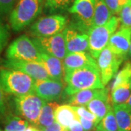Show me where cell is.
<instances>
[{"instance_id": "obj_35", "label": "cell", "mask_w": 131, "mask_h": 131, "mask_svg": "<svg viewBox=\"0 0 131 131\" xmlns=\"http://www.w3.org/2000/svg\"><path fill=\"white\" fill-rule=\"evenodd\" d=\"M7 39V33L6 31L4 26L0 24V52L3 47H5Z\"/></svg>"}, {"instance_id": "obj_13", "label": "cell", "mask_w": 131, "mask_h": 131, "mask_svg": "<svg viewBox=\"0 0 131 131\" xmlns=\"http://www.w3.org/2000/svg\"><path fill=\"white\" fill-rule=\"evenodd\" d=\"M131 43V27H120L112 35L106 47L117 56L125 58Z\"/></svg>"}, {"instance_id": "obj_19", "label": "cell", "mask_w": 131, "mask_h": 131, "mask_svg": "<svg viewBox=\"0 0 131 131\" xmlns=\"http://www.w3.org/2000/svg\"><path fill=\"white\" fill-rule=\"evenodd\" d=\"M54 117L55 121L58 122L61 126L68 128L71 122L75 119H77L78 116L73 106L69 104H63L56 108L55 110Z\"/></svg>"}, {"instance_id": "obj_27", "label": "cell", "mask_w": 131, "mask_h": 131, "mask_svg": "<svg viewBox=\"0 0 131 131\" xmlns=\"http://www.w3.org/2000/svg\"><path fill=\"white\" fill-rule=\"evenodd\" d=\"M74 0H45V5L52 12L70 7Z\"/></svg>"}, {"instance_id": "obj_10", "label": "cell", "mask_w": 131, "mask_h": 131, "mask_svg": "<svg viewBox=\"0 0 131 131\" xmlns=\"http://www.w3.org/2000/svg\"><path fill=\"white\" fill-rule=\"evenodd\" d=\"M33 41L42 51L63 60L67 54L63 32L49 37H36Z\"/></svg>"}, {"instance_id": "obj_23", "label": "cell", "mask_w": 131, "mask_h": 131, "mask_svg": "<svg viewBox=\"0 0 131 131\" xmlns=\"http://www.w3.org/2000/svg\"><path fill=\"white\" fill-rule=\"evenodd\" d=\"M112 13L108 8L104 0H95L93 26H101L112 18Z\"/></svg>"}, {"instance_id": "obj_33", "label": "cell", "mask_w": 131, "mask_h": 131, "mask_svg": "<svg viewBox=\"0 0 131 131\" xmlns=\"http://www.w3.org/2000/svg\"><path fill=\"white\" fill-rule=\"evenodd\" d=\"M6 112V105H5V99L4 95V90L0 83V119L2 118Z\"/></svg>"}, {"instance_id": "obj_20", "label": "cell", "mask_w": 131, "mask_h": 131, "mask_svg": "<svg viewBox=\"0 0 131 131\" xmlns=\"http://www.w3.org/2000/svg\"><path fill=\"white\" fill-rule=\"evenodd\" d=\"M58 106L59 105L54 101L45 102L43 105L38 119L37 127L39 130L50 125L55 122V110Z\"/></svg>"}, {"instance_id": "obj_5", "label": "cell", "mask_w": 131, "mask_h": 131, "mask_svg": "<svg viewBox=\"0 0 131 131\" xmlns=\"http://www.w3.org/2000/svg\"><path fill=\"white\" fill-rule=\"evenodd\" d=\"M41 52L33 39L26 35H22L10 44L7 50L6 56L10 60L41 63Z\"/></svg>"}, {"instance_id": "obj_6", "label": "cell", "mask_w": 131, "mask_h": 131, "mask_svg": "<svg viewBox=\"0 0 131 131\" xmlns=\"http://www.w3.org/2000/svg\"><path fill=\"white\" fill-rule=\"evenodd\" d=\"M45 102L34 93L15 98V109L18 114L37 127L39 114Z\"/></svg>"}, {"instance_id": "obj_26", "label": "cell", "mask_w": 131, "mask_h": 131, "mask_svg": "<svg viewBox=\"0 0 131 131\" xmlns=\"http://www.w3.org/2000/svg\"><path fill=\"white\" fill-rule=\"evenodd\" d=\"M98 125L106 131H119L117 119L112 108L109 110L106 116L101 120Z\"/></svg>"}, {"instance_id": "obj_42", "label": "cell", "mask_w": 131, "mask_h": 131, "mask_svg": "<svg viewBox=\"0 0 131 131\" xmlns=\"http://www.w3.org/2000/svg\"><path fill=\"white\" fill-rule=\"evenodd\" d=\"M0 131H1V130H0Z\"/></svg>"}, {"instance_id": "obj_29", "label": "cell", "mask_w": 131, "mask_h": 131, "mask_svg": "<svg viewBox=\"0 0 131 131\" xmlns=\"http://www.w3.org/2000/svg\"><path fill=\"white\" fill-rule=\"evenodd\" d=\"M74 108L78 117H82L90 121H93L98 125V122L97 117L91 112H90L85 106H74Z\"/></svg>"}, {"instance_id": "obj_2", "label": "cell", "mask_w": 131, "mask_h": 131, "mask_svg": "<svg viewBox=\"0 0 131 131\" xmlns=\"http://www.w3.org/2000/svg\"><path fill=\"white\" fill-rule=\"evenodd\" d=\"M35 80L23 71L9 68L0 69V83L3 90L16 97L34 93Z\"/></svg>"}, {"instance_id": "obj_41", "label": "cell", "mask_w": 131, "mask_h": 131, "mask_svg": "<svg viewBox=\"0 0 131 131\" xmlns=\"http://www.w3.org/2000/svg\"><path fill=\"white\" fill-rule=\"evenodd\" d=\"M127 56H129L130 57H131V43H130V49H129V52H128Z\"/></svg>"}, {"instance_id": "obj_40", "label": "cell", "mask_w": 131, "mask_h": 131, "mask_svg": "<svg viewBox=\"0 0 131 131\" xmlns=\"http://www.w3.org/2000/svg\"><path fill=\"white\" fill-rule=\"evenodd\" d=\"M96 131H106V130H104L103 128H102L101 126H99V125H97L96 126Z\"/></svg>"}, {"instance_id": "obj_15", "label": "cell", "mask_w": 131, "mask_h": 131, "mask_svg": "<svg viewBox=\"0 0 131 131\" xmlns=\"http://www.w3.org/2000/svg\"><path fill=\"white\" fill-rule=\"evenodd\" d=\"M64 72L84 66L98 67L95 59L86 52H77L67 53L63 60Z\"/></svg>"}, {"instance_id": "obj_38", "label": "cell", "mask_w": 131, "mask_h": 131, "mask_svg": "<svg viewBox=\"0 0 131 131\" xmlns=\"http://www.w3.org/2000/svg\"><path fill=\"white\" fill-rule=\"evenodd\" d=\"M119 5L121 7V9H122V7L126 5L127 3H128L130 0H119Z\"/></svg>"}, {"instance_id": "obj_7", "label": "cell", "mask_w": 131, "mask_h": 131, "mask_svg": "<svg viewBox=\"0 0 131 131\" xmlns=\"http://www.w3.org/2000/svg\"><path fill=\"white\" fill-rule=\"evenodd\" d=\"M124 59L122 57L114 54L107 47L101 52L96 62L101 82L104 86L116 75Z\"/></svg>"}, {"instance_id": "obj_30", "label": "cell", "mask_w": 131, "mask_h": 131, "mask_svg": "<svg viewBox=\"0 0 131 131\" xmlns=\"http://www.w3.org/2000/svg\"><path fill=\"white\" fill-rule=\"evenodd\" d=\"M17 1L18 0H0V13L6 14L11 12Z\"/></svg>"}, {"instance_id": "obj_37", "label": "cell", "mask_w": 131, "mask_h": 131, "mask_svg": "<svg viewBox=\"0 0 131 131\" xmlns=\"http://www.w3.org/2000/svg\"><path fill=\"white\" fill-rule=\"evenodd\" d=\"M24 131H41L38 127L34 125H28Z\"/></svg>"}, {"instance_id": "obj_3", "label": "cell", "mask_w": 131, "mask_h": 131, "mask_svg": "<svg viewBox=\"0 0 131 131\" xmlns=\"http://www.w3.org/2000/svg\"><path fill=\"white\" fill-rule=\"evenodd\" d=\"M42 7L43 0H18L9 16L13 30L18 31L31 24L41 13Z\"/></svg>"}, {"instance_id": "obj_21", "label": "cell", "mask_w": 131, "mask_h": 131, "mask_svg": "<svg viewBox=\"0 0 131 131\" xmlns=\"http://www.w3.org/2000/svg\"><path fill=\"white\" fill-rule=\"evenodd\" d=\"M103 88L100 89H86L78 91L77 93L70 95L69 103L73 106H86L91 100L95 98L101 92Z\"/></svg>"}, {"instance_id": "obj_34", "label": "cell", "mask_w": 131, "mask_h": 131, "mask_svg": "<svg viewBox=\"0 0 131 131\" xmlns=\"http://www.w3.org/2000/svg\"><path fill=\"white\" fill-rule=\"evenodd\" d=\"M41 131H67V128H65L63 126H61V125L57 122L56 121L53 122L50 125L46 127L45 128H43Z\"/></svg>"}, {"instance_id": "obj_12", "label": "cell", "mask_w": 131, "mask_h": 131, "mask_svg": "<svg viewBox=\"0 0 131 131\" xmlns=\"http://www.w3.org/2000/svg\"><path fill=\"white\" fill-rule=\"evenodd\" d=\"M4 65L6 68L21 71L34 80L51 79L44 66L39 62L7 59L5 61Z\"/></svg>"}, {"instance_id": "obj_24", "label": "cell", "mask_w": 131, "mask_h": 131, "mask_svg": "<svg viewBox=\"0 0 131 131\" xmlns=\"http://www.w3.org/2000/svg\"><path fill=\"white\" fill-rule=\"evenodd\" d=\"M29 125V122L24 118L11 115L7 117L5 122V131H24Z\"/></svg>"}, {"instance_id": "obj_32", "label": "cell", "mask_w": 131, "mask_h": 131, "mask_svg": "<svg viewBox=\"0 0 131 131\" xmlns=\"http://www.w3.org/2000/svg\"><path fill=\"white\" fill-rule=\"evenodd\" d=\"M78 119L80 120L82 126L83 127L84 131L92 130L93 128L96 127V126H97V125L93 121H90V120H88V119H83L82 117H78Z\"/></svg>"}, {"instance_id": "obj_16", "label": "cell", "mask_w": 131, "mask_h": 131, "mask_svg": "<svg viewBox=\"0 0 131 131\" xmlns=\"http://www.w3.org/2000/svg\"><path fill=\"white\" fill-rule=\"evenodd\" d=\"M85 106L97 117L99 123L108 112V111L112 109L107 88H103L101 92L95 98L91 100Z\"/></svg>"}, {"instance_id": "obj_11", "label": "cell", "mask_w": 131, "mask_h": 131, "mask_svg": "<svg viewBox=\"0 0 131 131\" xmlns=\"http://www.w3.org/2000/svg\"><path fill=\"white\" fill-rule=\"evenodd\" d=\"M65 89V84L60 80L47 79L35 80L34 93L46 102H52L59 99Z\"/></svg>"}, {"instance_id": "obj_28", "label": "cell", "mask_w": 131, "mask_h": 131, "mask_svg": "<svg viewBox=\"0 0 131 131\" xmlns=\"http://www.w3.org/2000/svg\"><path fill=\"white\" fill-rule=\"evenodd\" d=\"M119 14L122 27H131V0L122 7Z\"/></svg>"}, {"instance_id": "obj_31", "label": "cell", "mask_w": 131, "mask_h": 131, "mask_svg": "<svg viewBox=\"0 0 131 131\" xmlns=\"http://www.w3.org/2000/svg\"><path fill=\"white\" fill-rule=\"evenodd\" d=\"M106 5H107L108 8L111 11L112 14H118L121 9V7L119 5V0H104Z\"/></svg>"}, {"instance_id": "obj_18", "label": "cell", "mask_w": 131, "mask_h": 131, "mask_svg": "<svg viewBox=\"0 0 131 131\" xmlns=\"http://www.w3.org/2000/svg\"><path fill=\"white\" fill-rule=\"evenodd\" d=\"M119 131H131V108L125 103L113 106Z\"/></svg>"}, {"instance_id": "obj_14", "label": "cell", "mask_w": 131, "mask_h": 131, "mask_svg": "<svg viewBox=\"0 0 131 131\" xmlns=\"http://www.w3.org/2000/svg\"><path fill=\"white\" fill-rule=\"evenodd\" d=\"M67 53L88 50V34L78 32L75 28H66L63 31Z\"/></svg>"}, {"instance_id": "obj_8", "label": "cell", "mask_w": 131, "mask_h": 131, "mask_svg": "<svg viewBox=\"0 0 131 131\" xmlns=\"http://www.w3.org/2000/svg\"><path fill=\"white\" fill-rule=\"evenodd\" d=\"M67 18L61 15H52L39 19L31 27L35 37H49L63 32L66 28Z\"/></svg>"}, {"instance_id": "obj_4", "label": "cell", "mask_w": 131, "mask_h": 131, "mask_svg": "<svg viewBox=\"0 0 131 131\" xmlns=\"http://www.w3.org/2000/svg\"><path fill=\"white\" fill-rule=\"evenodd\" d=\"M119 18L112 16L106 24L101 26H93L88 32V51L95 59L105 47L107 46L109 39L119 27Z\"/></svg>"}, {"instance_id": "obj_25", "label": "cell", "mask_w": 131, "mask_h": 131, "mask_svg": "<svg viewBox=\"0 0 131 131\" xmlns=\"http://www.w3.org/2000/svg\"><path fill=\"white\" fill-rule=\"evenodd\" d=\"M131 81V62H127L121 69V70L115 75L112 85V89L116 88L119 84Z\"/></svg>"}, {"instance_id": "obj_1", "label": "cell", "mask_w": 131, "mask_h": 131, "mask_svg": "<svg viewBox=\"0 0 131 131\" xmlns=\"http://www.w3.org/2000/svg\"><path fill=\"white\" fill-rule=\"evenodd\" d=\"M65 93L71 95L78 91L86 89L103 88L98 67L84 66L64 72Z\"/></svg>"}, {"instance_id": "obj_22", "label": "cell", "mask_w": 131, "mask_h": 131, "mask_svg": "<svg viewBox=\"0 0 131 131\" xmlns=\"http://www.w3.org/2000/svg\"><path fill=\"white\" fill-rule=\"evenodd\" d=\"M131 94V82L119 84L112 89L110 101L112 105L125 103Z\"/></svg>"}, {"instance_id": "obj_9", "label": "cell", "mask_w": 131, "mask_h": 131, "mask_svg": "<svg viewBox=\"0 0 131 131\" xmlns=\"http://www.w3.org/2000/svg\"><path fill=\"white\" fill-rule=\"evenodd\" d=\"M95 5V0H74L69 11L78 20L77 29L88 34L93 26Z\"/></svg>"}, {"instance_id": "obj_36", "label": "cell", "mask_w": 131, "mask_h": 131, "mask_svg": "<svg viewBox=\"0 0 131 131\" xmlns=\"http://www.w3.org/2000/svg\"><path fill=\"white\" fill-rule=\"evenodd\" d=\"M67 131H84L79 119H75L71 122L67 128Z\"/></svg>"}, {"instance_id": "obj_39", "label": "cell", "mask_w": 131, "mask_h": 131, "mask_svg": "<svg viewBox=\"0 0 131 131\" xmlns=\"http://www.w3.org/2000/svg\"><path fill=\"white\" fill-rule=\"evenodd\" d=\"M125 104H126L128 107L130 108H131V94H130V96L129 97V98H128V100L127 101V102L125 103Z\"/></svg>"}, {"instance_id": "obj_17", "label": "cell", "mask_w": 131, "mask_h": 131, "mask_svg": "<svg viewBox=\"0 0 131 131\" xmlns=\"http://www.w3.org/2000/svg\"><path fill=\"white\" fill-rule=\"evenodd\" d=\"M41 63L45 68L50 78L52 80L62 81L63 77H64L63 60L43 51L41 52Z\"/></svg>"}]
</instances>
